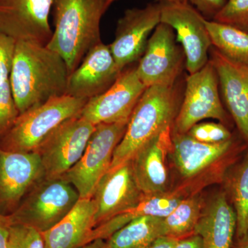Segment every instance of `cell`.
Returning a JSON list of instances; mask_svg holds the SVG:
<instances>
[{
  "mask_svg": "<svg viewBox=\"0 0 248 248\" xmlns=\"http://www.w3.org/2000/svg\"><path fill=\"white\" fill-rule=\"evenodd\" d=\"M68 76L58 53L46 46L16 42L9 81L19 114L66 94Z\"/></svg>",
  "mask_w": 248,
  "mask_h": 248,
  "instance_id": "1",
  "label": "cell"
},
{
  "mask_svg": "<svg viewBox=\"0 0 248 248\" xmlns=\"http://www.w3.org/2000/svg\"><path fill=\"white\" fill-rule=\"evenodd\" d=\"M110 5L107 0H54L55 31L46 46L66 63L68 74L100 43V23Z\"/></svg>",
  "mask_w": 248,
  "mask_h": 248,
  "instance_id": "2",
  "label": "cell"
},
{
  "mask_svg": "<svg viewBox=\"0 0 248 248\" xmlns=\"http://www.w3.org/2000/svg\"><path fill=\"white\" fill-rule=\"evenodd\" d=\"M177 81L171 86L146 88L134 109L126 130L116 147L108 171L130 161L148 142L172 126L182 104L184 86Z\"/></svg>",
  "mask_w": 248,
  "mask_h": 248,
  "instance_id": "3",
  "label": "cell"
},
{
  "mask_svg": "<svg viewBox=\"0 0 248 248\" xmlns=\"http://www.w3.org/2000/svg\"><path fill=\"white\" fill-rule=\"evenodd\" d=\"M87 100L68 94L51 98L19 114L0 138V148L15 153H32L63 122L81 113Z\"/></svg>",
  "mask_w": 248,
  "mask_h": 248,
  "instance_id": "4",
  "label": "cell"
},
{
  "mask_svg": "<svg viewBox=\"0 0 248 248\" xmlns=\"http://www.w3.org/2000/svg\"><path fill=\"white\" fill-rule=\"evenodd\" d=\"M80 200L74 186L61 177H44L23 199L11 222L48 231L66 217Z\"/></svg>",
  "mask_w": 248,
  "mask_h": 248,
  "instance_id": "5",
  "label": "cell"
},
{
  "mask_svg": "<svg viewBox=\"0 0 248 248\" xmlns=\"http://www.w3.org/2000/svg\"><path fill=\"white\" fill-rule=\"evenodd\" d=\"M129 120L96 125L84 154L61 178L70 183L80 199H91L99 181L110 169L114 152L126 130Z\"/></svg>",
  "mask_w": 248,
  "mask_h": 248,
  "instance_id": "6",
  "label": "cell"
},
{
  "mask_svg": "<svg viewBox=\"0 0 248 248\" xmlns=\"http://www.w3.org/2000/svg\"><path fill=\"white\" fill-rule=\"evenodd\" d=\"M180 108L173 124L172 131L187 133L194 125L205 119H214L222 124L228 122V116L222 104L218 76L209 62L186 78Z\"/></svg>",
  "mask_w": 248,
  "mask_h": 248,
  "instance_id": "7",
  "label": "cell"
},
{
  "mask_svg": "<svg viewBox=\"0 0 248 248\" xmlns=\"http://www.w3.org/2000/svg\"><path fill=\"white\" fill-rule=\"evenodd\" d=\"M95 126L79 115L65 121L49 134L35 151L40 156L45 177H61L76 164Z\"/></svg>",
  "mask_w": 248,
  "mask_h": 248,
  "instance_id": "8",
  "label": "cell"
},
{
  "mask_svg": "<svg viewBox=\"0 0 248 248\" xmlns=\"http://www.w3.org/2000/svg\"><path fill=\"white\" fill-rule=\"evenodd\" d=\"M160 2L161 23L172 28L185 55L186 69L189 75L193 74L208 63L213 46L206 19L187 1Z\"/></svg>",
  "mask_w": 248,
  "mask_h": 248,
  "instance_id": "9",
  "label": "cell"
},
{
  "mask_svg": "<svg viewBox=\"0 0 248 248\" xmlns=\"http://www.w3.org/2000/svg\"><path fill=\"white\" fill-rule=\"evenodd\" d=\"M186 66L184 50L177 44L172 27L160 23L147 43L136 66L137 73L146 88L171 86L179 81Z\"/></svg>",
  "mask_w": 248,
  "mask_h": 248,
  "instance_id": "10",
  "label": "cell"
},
{
  "mask_svg": "<svg viewBox=\"0 0 248 248\" xmlns=\"http://www.w3.org/2000/svg\"><path fill=\"white\" fill-rule=\"evenodd\" d=\"M146 89L136 66L124 68L107 91L87 101L80 116L94 125L129 120Z\"/></svg>",
  "mask_w": 248,
  "mask_h": 248,
  "instance_id": "11",
  "label": "cell"
},
{
  "mask_svg": "<svg viewBox=\"0 0 248 248\" xmlns=\"http://www.w3.org/2000/svg\"><path fill=\"white\" fill-rule=\"evenodd\" d=\"M161 4L125 10L119 19L115 40L109 46L117 66L124 70L138 62L146 50L148 37L161 23Z\"/></svg>",
  "mask_w": 248,
  "mask_h": 248,
  "instance_id": "12",
  "label": "cell"
},
{
  "mask_svg": "<svg viewBox=\"0 0 248 248\" xmlns=\"http://www.w3.org/2000/svg\"><path fill=\"white\" fill-rule=\"evenodd\" d=\"M54 0H0V31L17 41L46 46L53 31L49 15Z\"/></svg>",
  "mask_w": 248,
  "mask_h": 248,
  "instance_id": "13",
  "label": "cell"
},
{
  "mask_svg": "<svg viewBox=\"0 0 248 248\" xmlns=\"http://www.w3.org/2000/svg\"><path fill=\"white\" fill-rule=\"evenodd\" d=\"M45 177L36 152L15 153L0 148V214L9 216L32 187Z\"/></svg>",
  "mask_w": 248,
  "mask_h": 248,
  "instance_id": "14",
  "label": "cell"
},
{
  "mask_svg": "<svg viewBox=\"0 0 248 248\" xmlns=\"http://www.w3.org/2000/svg\"><path fill=\"white\" fill-rule=\"evenodd\" d=\"M122 71L109 46L101 42L90 50L79 66L69 75L66 94L89 101L107 91Z\"/></svg>",
  "mask_w": 248,
  "mask_h": 248,
  "instance_id": "15",
  "label": "cell"
},
{
  "mask_svg": "<svg viewBox=\"0 0 248 248\" xmlns=\"http://www.w3.org/2000/svg\"><path fill=\"white\" fill-rule=\"evenodd\" d=\"M145 196L135 181L130 161L108 171L92 197L96 205L95 227L136 206Z\"/></svg>",
  "mask_w": 248,
  "mask_h": 248,
  "instance_id": "16",
  "label": "cell"
},
{
  "mask_svg": "<svg viewBox=\"0 0 248 248\" xmlns=\"http://www.w3.org/2000/svg\"><path fill=\"white\" fill-rule=\"evenodd\" d=\"M209 60L216 70L225 105L248 143V64L232 61L213 46Z\"/></svg>",
  "mask_w": 248,
  "mask_h": 248,
  "instance_id": "17",
  "label": "cell"
},
{
  "mask_svg": "<svg viewBox=\"0 0 248 248\" xmlns=\"http://www.w3.org/2000/svg\"><path fill=\"white\" fill-rule=\"evenodd\" d=\"M172 127L163 130L130 160L135 181L145 195H157L166 191V156L172 149Z\"/></svg>",
  "mask_w": 248,
  "mask_h": 248,
  "instance_id": "18",
  "label": "cell"
},
{
  "mask_svg": "<svg viewBox=\"0 0 248 248\" xmlns=\"http://www.w3.org/2000/svg\"><path fill=\"white\" fill-rule=\"evenodd\" d=\"M95 213L93 198L80 199L61 221L42 232L46 248H81L91 243Z\"/></svg>",
  "mask_w": 248,
  "mask_h": 248,
  "instance_id": "19",
  "label": "cell"
},
{
  "mask_svg": "<svg viewBox=\"0 0 248 248\" xmlns=\"http://www.w3.org/2000/svg\"><path fill=\"white\" fill-rule=\"evenodd\" d=\"M172 155L174 164L184 177L196 175L227 154L233 147V138L221 143L197 141L187 133L172 131Z\"/></svg>",
  "mask_w": 248,
  "mask_h": 248,
  "instance_id": "20",
  "label": "cell"
},
{
  "mask_svg": "<svg viewBox=\"0 0 248 248\" xmlns=\"http://www.w3.org/2000/svg\"><path fill=\"white\" fill-rule=\"evenodd\" d=\"M236 229L234 209L221 192L201 214L193 234L201 236L203 248H231Z\"/></svg>",
  "mask_w": 248,
  "mask_h": 248,
  "instance_id": "21",
  "label": "cell"
},
{
  "mask_svg": "<svg viewBox=\"0 0 248 248\" xmlns=\"http://www.w3.org/2000/svg\"><path fill=\"white\" fill-rule=\"evenodd\" d=\"M183 199L176 193L146 195L133 208L119 214L102 224L96 226L91 236V242L97 239L107 240L129 222L143 216L165 218L177 206Z\"/></svg>",
  "mask_w": 248,
  "mask_h": 248,
  "instance_id": "22",
  "label": "cell"
},
{
  "mask_svg": "<svg viewBox=\"0 0 248 248\" xmlns=\"http://www.w3.org/2000/svg\"><path fill=\"white\" fill-rule=\"evenodd\" d=\"M166 236L164 218L143 216L129 222L106 240L107 248H146Z\"/></svg>",
  "mask_w": 248,
  "mask_h": 248,
  "instance_id": "23",
  "label": "cell"
},
{
  "mask_svg": "<svg viewBox=\"0 0 248 248\" xmlns=\"http://www.w3.org/2000/svg\"><path fill=\"white\" fill-rule=\"evenodd\" d=\"M205 25L213 48L232 61L248 64V32L208 19Z\"/></svg>",
  "mask_w": 248,
  "mask_h": 248,
  "instance_id": "24",
  "label": "cell"
},
{
  "mask_svg": "<svg viewBox=\"0 0 248 248\" xmlns=\"http://www.w3.org/2000/svg\"><path fill=\"white\" fill-rule=\"evenodd\" d=\"M202 203L199 197L182 200L164 218L166 236L181 239L193 234L202 214Z\"/></svg>",
  "mask_w": 248,
  "mask_h": 248,
  "instance_id": "25",
  "label": "cell"
},
{
  "mask_svg": "<svg viewBox=\"0 0 248 248\" xmlns=\"http://www.w3.org/2000/svg\"><path fill=\"white\" fill-rule=\"evenodd\" d=\"M229 188L236 213V236L240 240L248 232V151L232 174Z\"/></svg>",
  "mask_w": 248,
  "mask_h": 248,
  "instance_id": "26",
  "label": "cell"
},
{
  "mask_svg": "<svg viewBox=\"0 0 248 248\" xmlns=\"http://www.w3.org/2000/svg\"><path fill=\"white\" fill-rule=\"evenodd\" d=\"M213 20L248 32V0H227Z\"/></svg>",
  "mask_w": 248,
  "mask_h": 248,
  "instance_id": "27",
  "label": "cell"
},
{
  "mask_svg": "<svg viewBox=\"0 0 248 248\" xmlns=\"http://www.w3.org/2000/svg\"><path fill=\"white\" fill-rule=\"evenodd\" d=\"M9 248H46L43 234L32 227L12 223L9 232Z\"/></svg>",
  "mask_w": 248,
  "mask_h": 248,
  "instance_id": "28",
  "label": "cell"
},
{
  "mask_svg": "<svg viewBox=\"0 0 248 248\" xmlns=\"http://www.w3.org/2000/svg\"><path fill=\"white\" fill-rule=\"evenodd\" d=\"M187 134L197 141L208 143H221L232 138V134L224 124L215 122L196 124Z\"/></svg>",
  "mask_w": 248,
  "mask_h": 248,
  "instance_id": "29",
  "label": "cell"
},
{
  "mask_svg": "<svg viewBox=\"0 0 248 248\" xmlns=\"http://www.w3.org/2000/svg\"><path fill=\"white\" fill-rule=\"evenodd\" d=\"M19 115L9 80L0 84V138L11 128Z\"/></svg>",
  "mask_w": 248,
  "mask_h": 248,
  "instance_id": "30",
  "label": "cell"
},
{
  "mask_svg": "<svg viewBox=\"0 0 248 248\" xmlns=\"http://www.w3.org/2000/svg\"><path fill=\"white\" fill-rule=\"evenodd\" d=\"M16 41L0 31V84L9 81Z\"/></svg>",
  "mask_w": 248,
  "mask_h": 248,
  "instance_id": "31",
  "label": "cell"
},
{
  "mask_svg": "<svg viewBox=\"0 0 248 248\" xmlns=\"http://www.w3.org/2000/svg\"><path fill=\"white\" fill-rule=\"evenodd\" d=\"M195 7L206 19L213 18L226 4L227 0H186Z\"/></svg>",
  "mask_w": 248,
  "mask_h": 248,
  "instance_id": "32",
  "label": "cell"
},
{
  "mask_svg": "<svg viewBox=\"0 0 248 248\" xmlns=\"http://www.w3.org/2000/svg\"><path fill=\"white\" fill-rule=\"evenodd\" d=\"M12 222L9 216L0 214V248H9V232Z\"/></svg>",
  "mask_w": 248,
  "mask_h": 248,
  "instance_id": "33",
  "label": "cell"
},
{
  "mask_svg": "<svg viewBox=\"0 0 248 248\" xmlns=\"http://www.w3.org/2000/svg\"><path fill=\"white\" fill-rule=\"evenodd\" d=\"M174 248H203V242L200 236L192 234L179 239Z\"/></svg>",
  "mask_w": 248,
  "mask_h": 248,
  "instance_id": "34",
  "label": "cell"
},
{
  "mask_svg": "<svg viewBox=\"0 0 248 248\" xmlns=\"http://www.w3.org/2000/svg\"><path fill=\"white\" fill-rule=\"evenodd\" d=\"M179 240L170 236H161L146 248H174Z\"/></svg>",
  "mask_w": 248,
  "mask_h": 248,
  "instance_id": "35",
  "label": "cell"
},
{
  "mask_svg": "<svg viewBox=\"0 0 248 248\" xmlns=\"http://www.w3.org/2000/svg\"><path fill=\"white\" fill-rule=\"evenodd\" d=\"M81 248H107L106 240L97 239L89 243L86 246H83Z\"/></svg>",
  "mask_w": 248,
  "mask_h": 248,
  "instance_id": "36",
  "label": "cell"
},
{
  "mask_svg": "<svg viewBox=\"0 0 248 248\" xmlns=\"http://www.w3.org/2000/svg\"><path fill=\"white\" fill-rule=\"evenodd\" d=\"M239 248H248V232L243 239L239 240Z\"/></svg>",
  "mask_w": 248,
  "mask_h": 248,
  "instance_id": "37",
  "label": "cell"
},
{
  "mask_svg": "<svg viewBox=\"0 0 248 248\" xmlns=\"http://www.w3.org/2000/svg\"><path fill=\"white\" fill-rule=\"evenodd\" d=\"M115 1V0H107L108 3L110 6ZM159 1H168V2H184V1H186V0H159Z\"/></svg>",
  "mask_w": 248,
  "mask_h": 248,
  "instance_id": "38",
  "label": "cell"
}]
</instances>
